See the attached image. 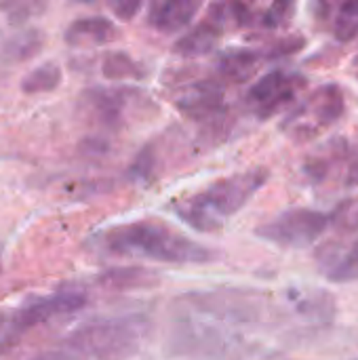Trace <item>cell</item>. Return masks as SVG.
Returning a JSON list of instances; mask_svg holds the SVG:
<instances>
[{"label":"cell","mask_w":358,"mask_h":360,"mask_svg":"<svg viewBox=\"0 0 358 360\" xmlns=\"http://www.w3.org/2000/svg\"><path fill=\"white\" fill-rule=\"evenodd\" d=\"M101 245L114 255H133L160 264H211L219 255L160 221H131L103 232Z\"/></svg>","instance_id":"1"},{"label":"cell","mask_w":358,"mask_h":360,"mask_svg":"<svg viewBox=\"0 0 358 360\" xmlns=\"http://www.w3.org/2000/svg\"><path fill=\"white\" fill-rule=\"evenodd\" d=\"M270 179L266 167H253L209 184L205 190L175 202V213L196 232H217L224 219L238 213Z\"/></svg>","instance_id":"2"},{"label":"cell","mask_w":358,"mask_h":360,"mask_svg":"<svg viewBox=\"0 0 358 360\" xmlns=\"http://www.w3.org/2000/svg\"><path fill=\"white\" fill-rule=\"evenodd\" d=\"M148 335L150 321L131 314L82 323L68 335L65 344L84 360H131L139 354Z\"/></svg>","instance_id":"3"},{"label":"cell","mask_w":358,"mask_h":360,"mask_svg":"<svg viewBox=\"0 0 358 360\" xmlns=\"http://www.w3.org/2000/svg\"><path fill=\"white\" fill-rule=\"evenodd\" d=\"M331 226V215L317 211V209H306V207H295L279 213L270 221L257 226L255 234L283 249H304L314 245Z\"/></svg>","instance_id":"4"},{"label":"cell","mask_w":358,"mask_h":360,"mask_svg":"<svg viewBox=\"0 0 358 360\" xmlns=\"http://www.w3.org/2000/svg\"><path fill=\"white\" fill-rule=\"evenodd\" d=\"M306 86V78L300 74H289L281 68L264 74L255 84H251L247 99L257 108L260 116L276 114L283 105L291 103L295 95Z\"/></svg>","instance_id":"5"},{"label":"cell","mask_w":358,"mask_h":360,"mask_svg":"<svg viewBox=\"0 0 358 360\" xmlns=\"http://www.w3.org/2000/svg\"><path fill=\"white\" fill-rule=\"evenodd\" d=\"M196 300L194 308L230 323H253L264 316L262 295L253 291H215L203 293Z\"/></svg>","instance_id":"6"},{"label":"cell","mask_w":358,"mask_h":360,"mask_svg":"<svg viewBox=\"0 0 358 360\" xmlns=\"http://www.w3.org/2000/svg\"><path fill=\"white\" fill-rule=\"evenodd\" d=\"M87 306V297L78 291H57L44 297H38L34 302H30L27 306H23L21 310H17L11 321L15 325V329L19 333L42 325L55 316H65V314H74L78 310H82Z\"/></svg>","instance_id":"7"},{"label":"cell","mask_w":358,"mask_h":360,"mask_svg":"<svg viewBox=\"0 0 358 360\" xmlns=\"http://www.w3.org/2000/svg\"><path fill=\"white\" fill-rule=\"evenodd\" d=\"M173 340L177 344V350L184 354H190V356L224 360L232 354V344L217 329H213L209 325L184 323L177 329Z\"/></svg>","instance_id":"8"},{"label":"cell","mask_w":358,"mask_h":360,"mask_svg":"<svg viewBox=\"0 0 358 360\" xmlns=\"http://www.w3.org/2000/svg\"><path fill=\"white\" fill-rule=\"evenodd\" d=\"M344 110H346V101H344L342 89L335 82H327L308 101H304L289 118L298 120L302 116H312L314 118V133H317L319 129L335 124L342 118Z\"/></svg>","instance_id":"9"},{"label":"cell","mask_w":358,"mask_h":360,"mask_svg":"<svg viewBox=\"0 0 358 360\" xmlns=\"http://www.w3.org/2000/svg\"><path fill=\"white\" fill-rule=\"evenodd\" d=\"M317 259L323 276L329 283L333 285L358 283V240L350 245L329 243L319 251Z\"/></svg>","instance_id":"10"},{"label":"cell","mask_w":358,"mask_h":360,"mask_svg":"<svg viewBox=\"0 0 358 360\" xmlns=\"http://www.w3.org/2000/svg\"><path fill=\"white\" fill-rule=\"evenodd\" d=\"M198 0H154L148 6V23L162 34H179L190 27L200 11Z\"/></svg>","instance_id":"11"},{"label":"cell","mask_w":358,"mask_h":360,"mask_svg":"<svg viewBox=\"0 0 358 360\" xmlns=\"http://www.w3.org/2000/svg\"><path fill=\"white\" fill-rule=\"evenodd\" d=\"M118 38V27L110 17L103 15H89V17H76L63 34V40L70 46L82 49V46H103Z\"/></svg>","instance_id":"12"},{"label":"cell","mask_w":358,"mask_h":360,"mask_svg":"<svg viewBox=\"0 0 358 360\" xmlns=\"http://www.w3.org/2000/svg\"><path fill=\"white\" fill-rule=\"evenodd\" d=\"M222 40V23L215 21L213 17L203 19L200 23L188 27L173 44V53L188 57V59H196L203 55H209L211 51L217 49Z\"/></svg>","instance_id":"13"},{"label":"cell","mask_w":358,"mask_h":360,"mask_svg":"<svg viewBox=\"0 0 358 360\" xmlns=\"http://www.w3.org/2000/svg\"><path fill=\"white\" fill-rule=\"evenodd\" d=\"M135 95H137V91H133V89H93L84 97L101 122L118 124L124 108L129 105V101L135 99Z\"/></svg>","instance_id":"14"},{"label":"cell","mask_w":358,"mask_h":360,"mask_svg":"<svg viewBox=\"0 0 358 360\" xmlns=\"http://www.w3.org/2000/svg\"><path fill=\"white\" fill-rule=\"evenodd\" d=\"M222 89L213 82H200L194 84L190 89H186V93L177 99V105L186 112L192 114L196 118H205V116H215L222 112Z\"/></svg>","instance_id":"15"},{"label":"cell","mask_w":358,"mask_h":360,"mask_svg":"<svg viewBox=\"0 0 358 360\" xmlns=\"http://www.w3.org/2000/svg\"><path fill=\"white\" fill-rule=\"evenodd\" d=\"M101 74L112 82L141 80L146 78V68L124 51H108L101 59Z\"/></svg>","instance_id":"16"},{"label":"cell","mask_w":358,"mask_h":360,"mask_svg":"<svg viewBox=\"0 0 358 360\" xmlns=\"http://www.w3.org/2000/svg\"><path fill=\"white\" fill-rule=\"evenodd\" d=\"M260 59H264V55L260 51H253V49H230L228 53L222 55L219 70L230 80H238L241 82V80H247L255 72V65L260 63Z\"/></svg>","instance_id":"17"},{"label":"cell","mask_w":358,"mask_h":360,"mask_svg":"<svg viewBox=\"0 0 358 360\" xmlns=\"http://www.w3.org/2000/svg\"><path fill=\"white\" fill-rule=\"evenodd\" d=\"M61 68L57 61H44L38 68L30 70L23 80H21V91L27 95H42V93H51L61 84Z\"/></svg>","instance_id":"18"},{"label":"cell","mask_w":358,"mask_h":360,"mask_svg":"<svg viewBox=\"0 0 358 360\" xmlns=\"http://www.w3.org/2000/svg\"><path fill=\"white\" fill-rule=\"evenodd\" d=\"M44 42V36L40 30H25L15 34L6 44H4V55L11 61H27L32 59Z\"/></svg>","instance_id":"19"},{"label":"cell","mask_w":358,"mask_h":360,"mask_svg":"<svg viewBox=\"0 0 358 360\" xmlns=\"http://www.w3.org/2000/svg\"><path fill=\"white\" fill-rule=\"evenodd\" d=\"M333 36L340 42H350L358 36V0L344 2L333 19Z\"/></svg>","instance_id":"20"},{"label":"cell","mask_w":358,"mask_h":360,"mask_svg":"<svg viewBox=\"0 0 358 360\" xmlns=\"http://www.w3.org/2000/svg\"><path fill=\"white\" fill-rule=\"evenodd\" d=\"M298 310L308 319L329 321L335 312V304L329 293H310L308 297L298 302Z\"/></svg>","instance_id":"21"},{"label":"cell","mask_w":358,"mask_h":360,"mask_svg":"<svg viewBox=\"0 0 358 360\" xmlns=\"http://www.w3.org/2000/svg\"><path fill=\"white\" fill-rule=\"evenodd\" d=\"M103 281L108 285H112L114 289H135V287L148 285L152 281V276H148L139 268H124V270H114V272L106 274Z\"/></svg>","instance_id":"22"},{"label":"cell","mask_w":358,"mask_h":360,"mask_svg":"<svg viewBox=\"0 0 358 360\" xmlns=\"http://www.w3.org/2000/svg\"><path fill=\"white\" fill-rule=\"evenodd\" d=\"M291 13H293V4L291 2H274L272 6H268L260 17L257 21L268 27V30H274V27H281L283 23H287L291 19Z\"/></svg>","instance_id":"23"},{"label":"cell","mask_w":358,"mask_h":360,"mask_svg":"<svg viewBox=\"0 0 358 360\" xmlns=\"http://www.w3.org/2000/svg\"><path fill=\"white\" fill-rule=\"evenodd\" d=\"M304 46H306V38L304 36H287V38H281L279 42H274L262 55H264V59H281V57L300 53V49H304Z\"/></svg>","instance_id":"24"},{"label":"cell","mask_w":358,"mask_h":360,"mask_svg":"<svg viewBox=\"0 0 358 360\" xmlns=\"http://www.w3.org/2000/svg\"><path fill=\"white\" fill-rule=\"evenodd\" d=\"M0 8L6 13L11 23H23L25 19H30L38 11H42L44 4H38V2H4V4H0Z\"/></svg>","instance_id":"25"},{"label":"cell","mask_w":358,"mask_h":360,"mask_svg":"<svg viewBox=\"0 0 358 360\" xmlns=\"http://www.w3.org/2000/svg\"><path fill=\"white\" fill-rule=\"evenodd\" d=\"M141 8L139 0H118V2H110V11L114 13V17L122 19V21H131Z\"/></svg>","instance_id":"26"},{"label":"cell","mask_w":358,"mask_h":360,"mask_svg":"<svg viewBox=\"0 0 358 360\" xmlns=\"http://www.w3.org/2000/svg\"><path fill=\"white\" fill-rule=\"evenodd\" d=\"M17 335H19V331L15 329V325H13L11 316L6 319V316H2V314H0V350H2V348H6V346H8Z\"/></svg>","instance_id":"27"},{"label":"cell","mask_w":358,"mask_h":360,"mask_svg":"<svg viewBox=\"0 0 358 360\" xmlns=\"http://www.w3.org/2000/svg\"><path fill=\"white\" fill-rule=\"evenodd\" d=\"M32 360H84L82 356L74 354V352H42L36 354Z\"/></svg>","instance_id":"28"},{"label":"cell","mask_w":358,"mask_h":360,"mask_svg":"<svg viewBox=\"0 0 358 360\" xmlns=\"http://www.w3.org/2000/svg\"><path fill=\"white\" fill-rule=\"evenodd\" d=\"M346 186H350V188H354L358 186V158L350 165V169H348V175H346Z\"/></svg>","instance_id":"29"}]
</instances>
